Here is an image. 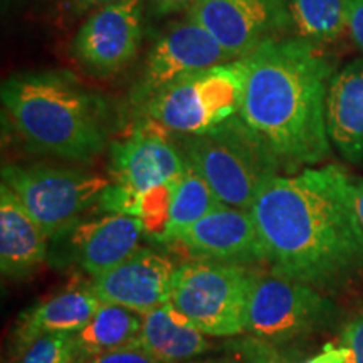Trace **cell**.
<instances>
[{
    "label": "cell",
    "mask_w": 363,
    "mask_h": 363,
    "mask_svg": "<svg viewBox=\"0 0 363 363\" xmlns=\"http://www.w3.org/2000/svg\"><path fill=\"white\" fill-rule=\"evenodd\" d=\"M249 212L272 274L318 291H335L363 274V227L343 167L274 177Z\"/></svg>",
    "instance_id": "cell-1"
},
{
    "label": "cell",
    "mask_w": 363,
    "mask_h": 363,
    "mask_svg": "<svg viewBox=\"0 0 363 363\" xmlns=\"http://www.w3.org/2000/svg\"><path fill=\"white\" fill-rule=\"evenodd\" d=\"M239 116L264 140L283 169L294 172L328 158L326 96L335 66L321 45L276 39L249 56Z\"/></svg>",
    "instance_id": "cell-2"
},
{
    "label": "cell",
    "mask_w": 363,
    "mask_h": 363,
    "mask_svg": "<svg viewBox=\"0 0 363 363\" xmlns=\"http://www.w3.org/2000/svg\"><path fill=\"white\" fill-rule=\"evenodd\" d=\"M0 98L9 125L33 152L86 163L106 148L111 106L69 72H19L4 81Z\"/></svg>",
    "instance_id": "cell-3"
},
{
    "label": "cell",
    "mask_w": 363,
    "mask_h": 363,
    "mask_svg": "<svg viewBox=\"0 0 363 363\" xmlns=\"http://www.w3.org/2000/svg\"><path fill=\"white\" fill-rule=\"evenodd\" d=\"M180 148L220 203L244 211L283 169L274 152L239 115L206 133L182 136Z\"/></svg>",
    "instance_id": "cell-4"
},
{
    "label": "cell",
    "mask_w": 363,
    "mask_h": 363,
    "mask_svg": "<svg viewBox=\"0 0 363 363\" xmlns=\"http://www.w3.org/2000/svg\"><path fill=\"white\" fill-rule=\"evenodd\" d=\"M249 67L246 56L195 72L158 91L136 113L170 135L206 133L239 115Z\"/></svg>",
    "instance_id": "cell-5"
},
{
    "label": "cell",
    "mask_w": 363,
    "mask_h": 363,
    "mask_svg": "<svg viewBox=\"0 0 363 363\" xmlns=\"http://www.w3.org/2000/svg\"><path fill=\"white\" fill-rule=\"evenodd\" d=\"M261 276L244 264L192 261L177 267L169 303L208 337L247 331L249 306Z\"/></svg>",
    "instance_id": "cell-6"
},
{
    "label": "cell",
    "mask_w": 363,
    "mask_h": 363,
    "mask_svg": "<svg viewBox=\"0 0 363 363\" xmlns=\"http://www.w3.org/2000/svg\"><path fill=\"white\" fill-rule=\"evenodd\" d=\"M2 184L19 197L49 239L98 203L111 184L106 177L51 165H4Z\"/></svg>",
    "instance_id": "cell-7"
},
{
    "label": "cell",
    "mask_w": 363,
    "mask_h": 363,
    "mask_svg": "<svg viewBox=\"0 0 363 363\" xmlns=\"http://www.w3.org/2000/svg\"><path fill=\"white\" fill-rule=\"evenodd\" d=\"M335 318V303L313 286L272 274L257 281L247 331L254 338L281 345L328 328Z\"/></svg>",
    "instance_id": "cell-8"
},
{
    "label": "cell",
    "mask_w": 363,
    "mask_h": 363,
    "mask_svg": "<svg viewBox=\"0 0 363 363\" xmlns=\"http://www.w3.org/2000/svg\"><path fill=\"white\" fill-rule=\"evenodd\" d=\"M233 61L229 52L207 29L185 17L167 27L148 49L143 69L130 94L138 111L158 91L195 72Z\"/></svg>",
    "instance_id": "cell-9"
},
{
    "label": "cell",
    "mask_w": 363,
    "mask_h": 363,
    "mask_svg": "<svg viewBox=\"0 0 363 363\" xmlns=\"http://www.w3.org/2000/svg\"><path fill=\"white\" fill-rule=\"evenodd\" d=\"M145 234L143 222L136 217L106 214L81 219L51 238V264L96 278L123 262L140 247Z\"/></svg>",
    "instance_id": "cell-10"
},
{
    "label": "cell",
    "mask_w": 363,
    "mask_h": 363,
    "mask_svg": "<svg viewBox=\"0 0 363 363\" xmlns=\"http://www.w3.org/2000/svg\"><path fill=\"white\" fill-rule=\"evenodd\" d=\"M143 33V0H116L94 9L72 39L78 65L99 78L126 69L138 56Z\"/></svg>",
    "instance_id": "cell-11"
},
{
    "label": "cell",
    "mask_w": 363,
    "mask_h": 363,
    "mask_svg": "<svg viewBox=\"0 0 363 363\" xmlns=\"http://www.w3.org/2000/svg\"><path fill=\"white\" fill-rule=\"evenodd\" d=\"M187 17L214 35L233 59L251 56L293 27L289 0H197Z\"/></svg>",
    "instance_id": "cell-12"
},
{
    "label": "cell",
    "mask_w": 363,
    "mask_h": 363,
    "mask_svg": "<svg viewBox=\"0 0 363 363\" xmlns=\"http://www.w3.org/2000/svg\"><path fill=\"white\" fill-rule=\"evenodd\" d=\"M187 163L182 148L170 142V133L140 120L128 136L111 142L108 170L113 184L147 192L179 180Z\"/></svg>",
    "instance_id": "cell-13"
},
{
    "label": "cell",
    "mask_w": 363,
    "mask_h": 363,
    "mask_svg": "<svg viewBox=\"0 0 363 363\" xmlns=\"http://www.w3.org/2000/svg\"><path fill=\"white\" fill-rule=\"evenodd\" d=\"M175 271L167 256L138 247L123 262L91 279L89 288L101 303L145 315L169 303Z\"/></svg>",
    "instance_id": "cell-14"
},
{
    "label": "cell",
    "mask_w": 363,
    "mask_h": 363,
    "mask_svg": "<svg viewBox=\"0 0 363 363\" xmlns=\"http://www.w3.org/2000/svg\"><path fill=\"white\" fill-rule=\"evenodd\" d=\"M175 242L207 261L244 266L264 261L251 212L224 203L189 227Z\"/></svg>",
    "instance_id": "cell-15"
},
{
    "label": "cell",
    "mask_w": 363,
    "mask_h": 363,
    "mask_svg": "<svg viewBox=\"0 0 363 363\" xmlns=\"http://www.w3.org/2000/svg\"><path fill=\"white\" fill-rule=\"evenodd\" d=\"M326 130L343 160L363 163V59L335 71L326 96Z\"/></svg>",
    "instance_id": "cell-16"
},
{
    "label": "cell",
    "mask_w": 363,
    "mask_h": 363,
    "mask_svg": "<svg viewBox=\"0 0 363 363\" xmlns=\"http://www.w3.org/2000/svg\"><path fill=\"white\" fill-rule=\"evenodd\" d=\"M49 239L16 194L0 187V267L7 278H24L49 254Z\"/></svg>",
    "instance_id": "cell-17"
},
{
    "label": "cell",
    "mask_w": 363,
    "mask_h": 363,
    "mask_svg": "<svg viewBox=\"0 0 363 363\" xmlns=\"http://www.w3.org/2000/svg\"><path fill=\"white\" fill-rule=\"evenodd\" d=\"M103 303L89 288H74L35 305L19 318L17 348L24 352L43 335L78 333L96 315Z\"/></svg>",
    "instance_id": "cell-18"
},
{
    "label": "cell",
    "mask_w": 363,
    "mask_h": 363,
    "mask_svg": "<svg viewBox=\"0 0 363 363\" xmlns=\"http://www.w3.org/2000/svg\"><path fill=\"white\" fill-rule=\"evenodd\" d=\"M138 347L162 363H179L211 350L206 335L170 303L145 313Z\"/></svg>",
    "instance_id": "cell-19"
},
{
    "label": "cell",
    "mask_w": 363,
    "mask_h": 363,
    "mask_svg": "<svg viewBox=\"0 0 363 363\" xmlns=\"http://www.w3.org/2000/svg\"><path fill=\"white\" fill-rule=\"evenodd\" d=\"M143 315L128 308L103 303L91 321L74 333L79 363L103 353L138 345Z\"/></svg>",
    "instance_id": "cell-20"
},
{
    "label": "cell",
    "mask_w": 363,
    "mask_h": 363,
    "mask_svg": "<svg viewBox=\"0 0 363 363\" xmlns=\"http://www.w3.org/2000/svg\"><path fill=\"white\" fill-rule=\"evenodd\" d=\"M348 9L350 0H289L298 38L321 48L337 43L348 33Z\"/></svg>",
    "instance_id": "cell-21"
},
{
    "label": "cell",
    "mask_w": 363,
    "mask_h": 363,
    "mask_svg": "<svg viewBox=\"0 0 363 363\" xmlns=\"http://www.w3.org/2000/svg\"><path fill=\"white\" fill-rule=\"evenodd\" d=\"M222 203L208 184L197 174L190 163L179 180H177L174 199H172L170 207V219L167 224L165 234L160 239V242H172L182 233L192 227L195 222H199L202 217H206L208 212H212Z\"/></svg>",
    "instance_id": "cell-22"
},
{
    "label": "cell",
    "mask_w": 363,
    "mask_h": 363,
    "mask_svg": "<svg viewBox=\"0 0 363 363\" xmlns=\"http://www.w3.org/2000/svg\"><path fill=\"white\" fill-rule=\"evenodd\" d=\"M21 363H79L74 333L43 335L22 352Z\"/></svg>",
    "instance_id": "cell-23"
},
{
    "label": "cell",
    "mask_w": 363,
    "mask_h": 363,
    "mask_svg": "<svg viewBox=\"0 0 363 363\" xmlns=\"http://www.w3.org/2000/svg\"><path fill=\"white\" fill-rule=\"evenodd\" d=\"M242 363H296L288 353L278 350L274 343L249 337L235 345Z\"/></svg>",
    "instance_id": "cell-24"
},
{
    "label": "cell",
    "mask_w": 363,
    "mask_h": 363,
    "mask_svg": "<svg viewBox=\"0 0 363 363\" xmlns=\"http://www.w3.org/2000/svg\"><path fill=\"white\" fill-rule=\"evenodd\" d=\"M340 340L343 347L350 352L347 363H363V311L348 321Z\"/></svg>",
    "instance_id": "cell-25"
},
{
    "label": "cell",
    "mask_w": 363,
    "mask_h": 363,
    "mask_svg": "<svg viewBox=\"0 0 363 363\" xmlns=\"http://www.w3.org/2000/svg\"><path fill=\"white\" fill-rule=\"evenodd\" d=\"M83 363H162L150 357L147 352L142 350L138 345L120 348V350L103 353V355L93 357Z\"/></svg>",
    "instance_id": "cell-26"
},
{
    "label": "cell",
    "mask_w": 363,
    "mask_h": 363,
    "mask_svg": "<svg viewBox=\"0 0 363 363\" xmlns=\"http://www.w3.org/2000/svg\"><path fill=\"white\" fill-rule=\"evenodd\" d=\"M197 0H148V9L152 16L158 17H169L172 13L189 12L194 7Z\"/></svg>",
    "instance_id": "cell-27"
},
{
    "label": "cell",
    "mask_w": 363,
    "mask_h": 363,
    "mask_svg": "<svg viewBox=\"0 0 363 363\" xmlns=\"http://www.w3.org/2000/svg\"><path fill=\"white\" fill-rule=\"evenodd\" d=\"M348 34L357 48L363 51V0H350L348 9Z\"/></svg>",
    "instance_id": "cell-28"
},
{
    "label": "cell",
    "mask_w": 363,
    "mask_h": 363,
    "mask_svg": "<svg viewBox=\"0 0 363 363\" xmlns=\"http://www.w3.org/2000/svg\"><path fill=\"white\" fill-rule=\"evenodd\" d=\"M350 358V352L343 345H325L323 352L310 358L305 363H347Z\"/></svg>",
    "instance_id": "cell-29"
},
{
    "label": "cell",
    "mask_w": 363,
    "mask_h": 363,
    "mask_svg": "<svg viewBox=\"0 0 363 363\" xmlns=\"http://www.w3.org/2000/svg\"><path fill=\"white\" fill-rule=\"evenodd\" d=\"M72 11L76 13L91 11V9H98L104 6V4H110V2H116V0H67Z\"/></svg>",
    "instance_id": "cell-30"
},
{
    "label": "cell",
    "mask_w": 363,
    "mask_h": 363,
    "mask_svg": "<svg viewBox=\"0 0 363 363\" xmlns=\"http://www.w3.org/2000/svg\"><path fill=\"white\" fill-rule=\"evenodd\" d=\"M353 203H355L358 220L363 227V179H353Z\"/></svg>",
    "instance_id": "cell-31"
},
{
    "label": "cell",
    "mask_w": 363,
    "mask_h": 363,
    "mask_svg": "<svg viewBox=\"0 0 363 363\" xmlns=\"http://www.w3.org/2000/svg\"><path fill=\"white\" fill-rule=\"evenodd\" d=\"M197 363H242L239 358H212V360H203V362H197Z\"/></svg>",
    "instance_id": "cell-32"
}]
</instances>
